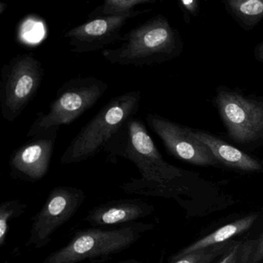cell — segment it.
I'll use <instances>...</instances> for the list:
<instances>
[{
	"mask_svg": "<svg viewBox=\"0 0 263 263\" xmlns=\"http://www.w3.org/2000/svg\"><path fill=\"white\" fill-rule=\"evenodd\" d=\"M182 50L178 30L158 14L123 35L119 47L105 49L101 54L112 64L141 67L167 62Z\"/></svg>",
	"mask_w": 263,
	"mask_h": 263,
	"instance_id": "6da1fadb",
	"label": "cell"
},
{
	"mask_svg": "<svg viewBox=\"0 0 263 263\" xmlns=\"http://www.w3.org/2000/svg\"><path fill=\"white\" fill-rule=\"evenodd\" d=\"M141 101L140 90L126 92L110 99L70 141L61 156V163L82 162L104 150L114 135L135 117Z\"/></svg>",
	"mask_w": 263,
	"mask_h": 263,
	"instance_id": "7a4b0ae2",
	"label": "cell"
},
{
	"mask_svg": "<svg viewBox=\"0 0 263 263\" xmlns=\"http://www.w3.org/2000/svg\"><path fill=\"white\" fill-rule=\"evenodd\" d=\"M111 157L133 162L142 175L137 183L165 187L181 176L180 169L164 161L142 121L135 117L127 121L104 147Z\"/></svg>",
	"mask_w": 263,
	"mask_h": 263,
	"instance_id": "3957f363",
	"label": "cell"
},
{
	"mask_svg": "<svg viewBox=\"0 0 263 263\" xmlns=\"http://www.w3.org/2000/svg\"><path fill=\"white\" fill-rule=\"evenodd\" d=\"M108 84L93 76L72 78L62 84L47 112H39L27 136L32 138L53 127L76 121L97 104L106 93Z\"/></svg>",
	"mask_w": 263,
	"mask_h": 263,
	"instance_id": "277c9868",
	"label": "cell"
},
{
	"mask_svg": "<svg viewBox=\"0 0 263 263\" xmlns=\"http://www.w3.org/2000/svg\"><path fill=\"white\" fill-rule=\"evenodd\" d=\"M44 67L33 53H20L0 70V108L3 118L13 122L35 98L43 81Z\"/></svg>",
	"mask_w": 263,
	"mask_h": 263,
	"instance_id": "5b68a950",
	"label": "cell"
},
{
	"mask_svg": "<svg viewBox=\"0 0 263 263\" xmlns=\"http://www.w3.org/2000/svg\"><path fill=\"white\" fill-rule=\"evenodd\" d=\"M145 227V224H139L115 230L83 231L67 246L50 254L42 263H78L117 253L136 241Z\"/></svg>",
	"mask_w": 263,
	"mask_h": 263,
	"instance_id": "8992f818",
	"label": "cell"
},
{
	"mask_svg": "<svg viewBox=\"0 0 263 263\" xmlns=\"http://www.w3.org/2000/svg\"><path fill=\"white\" fill-rule=\"evenodd\" d=\"M215 103L229 137L238 144H249L263 138V101L238 92L221 90Z\"/></svg>",
	"mask_w": 263,
	"mask_h": 263,
	"instance_id": "52a82bcc",
	"label": "cell"
},
{
	"mask_svg": "<svg viewBox=\"0 0 263 263\" xmlns=\"http://www.w3.org/2000/svg\"><path fill=\"white\" fill-rule=\"evenodd\" d=\"M84 198V192L76 187L53 189L33 220L29 244L36 249L47 246L52 235L74 215Z\"/></svg>",
	"mask_w": 263,
	"mask_h": 263,
	"instance_id": "ba28073f",
	"label": "cell"
},
{
	"mask_svg": "<svg viewBox=\"0 0 263 263\" xmlns=\"http://www.w3.org/2000/svg\"><path fill=\"white\" fill-rule=\"evenodd\" d=\"M146 122L155 132L169 154L175 158L200 166H214L218 160L209 147L194 135V130L156 114L146 116Z\"/></svg>",
	"mask_w": 263,
	"mask_h": 263,
	"instance_id": "9c48e42d",
	"label": "cell"
},
{
	"mask_svg": "<svg viewBox=\"0 0 263 263\" xmlns=\"http://www.w3.org/2000/svg\"><path fill=\"white\" fill-rule=\"evenodd\" d=\"M151 9L138 10L121 16L96 18L77 26L64 33V36L75 53H86L105 50L107 46L123 41L121 30L127 21L150 12Z\"/></svg>",
	"mask_w": 263,
	"mask_h": 263,
	"instance_id": "30bf717a",
	"label": "cell"
},
{
	"mask_svg": "<svg viewBox=\"0 0 263 263\" xmlns=\"http://www.w3.org/2000/svg\"><path fill=\"white\" fill-rule=\"evenodd\" d=\"M59 127L32 137L11 155L12 172L26 179L37 181L44 178L50 167Z\"/></svg>",
	"mask_w": 263,
	"mask_h": 263,
	"instance_id": "8fae6325",
	"label": "cell"
},
{
	"mask_svg": "<svg viewBox=\"0 0 263 263\" xmlns=\"http://www.w3.org/2000/svg\"><path fill=\"white\" fill-rule=\"evenodd\" d=\"M194 135L209 147L218 162L243 172H256L263 170V166L257 160L215 135L198 130L194 132Z\"/></svg>",
	"mask_w": 263,
	"mask_h": 263,
	"instance_id": "7c38bea8",
	"label": "cell"
},
{
	"mask_svg": "<svg viewBox=\"0 0 263 263\" xmlns=\"http://www.w3.org/2000/svg\"><path fill=\"white\" fill-rule=\"evenodd\" d=\"M147 204L140 202H119L98 208L87 216L93 226H114L134 221L149 214Z\"/></svg>",
	"mask_w": 263,
	"mask_h": 263,
	"instance_id": "4fadbf2b",
	"label": "cell"
},
{
	"mask_svg": "<svg viewBox=\"0 0 263 263\" xmlns=\"http://www.w3.org/2000/svg\"><path fill=\"white\" fill-rule=\"evenodd\" d=\"M256 218L257 215L253 214V215H248L241 219L236 220L233 222L229 223V224L220 228L218 230L215 231L207 236L192 243L191 246L183 249L179 253L173 257L174 261L184 256V255L195 252V251L206 249V248L211 247L215 245L227 242L228 240L249 229L255 222Z\"/></svg>",
	"mask_w": 263,
	"mask_h": 263,
	"instance_id": "5bb4252c",
	"label": "cell"
},
{
	"mask_svg": "<svg viewBox=\"0 0 263 263\" xmlns=\"http://www.w3.org/2000/svg\"><path fill=\"white\" fill-rule=\"evenodd\" d=\"M224 4L244 30H252L263 20V0H228Z\"/></svg>",
	"mask_w": 263,
	"mask_h": 263,
	"instance_id": "9a60e30c",
	"label": "cell"
},
{
	"mask_svg": "<svg viewBox=\"0 0 263 263\" xmlns=\"http://www.w3.org/2000/svg\"><path fill=\"white\" fill-rule=\"evenodd\" d=\"M155 2L156 0H105L89 13L88 18L93 20L109 16H125L136 11L135 8L139 6Z\"/></svg>",
	"mask_w": 263,
	"mask_h": 263,
	"instance_id": "2e32d148",
	"label": "cell"
},
{
	"mask_svg": "<svg viewBox=\"0 0 263 263\" xmlns=\"http://www.w3.org/2000/svg\"><path fill=\"white\" fill-rule=\"evenodd\" d=\"M256 240L232 245L218 263H251Z\"/></svg>",
	"mask_w": 263,
	"mask_h": 263,
	"instance_id": "e0dca14e",
	"label": "cell"
},
{
	"mask_svg": "<svg viewBox=\"0 0 263 263\" xmlns=\"http://www.w3.org/2000/svg\"><path fill=\"white\" fill-rule=\"evenodd\" d=\"M229 244L230 243L224 242L195 251L175 260L173 263H211L217 256L226 252L232 246Z\"/></svg>",
	"mask_w": 263,
	"mask_h": 263,
	"instance_id": "ac0fdd59",
	"label": "cell"
},
{
	"mask_svg": "<svg viewBox=\"0 0 263 263\" xmlns=\"http://www.w3.org/2000/svg\"><path fill=\"white\" fill-rule=\"evenodd\" d=\"M25 205L18 201H8L0 206V246L5 243L8 232L9 221L24 212Z\"/></svg>",
	"mask_w": 263,
	"mask_h": 263,
	"instance_id": "d6986e66",
	"label": "cell"
},
{
	"mask_svg": "<svg viewBox=\"0 0 263 263\" xmlns=\"http://www.w3.org/2000/svg\"><path fill=\"white\" fill-rule=\"evenodd\" d=\"M179 7L183 12L193 16H197L200 8L199 2L197 0H181Z\"/></svg>",
	"mask_w": 263,
	"mask_h": 263,
	"instance_id": "ffe728a7",
	"label": "cell"
},
{
	"mask_svg": "<svg viewBox=\"0 0 263 263\" xmlns=\"http://www.w3.org/2000/svg\"><path fill=\"white\" fill-rule=\"evenodd\" d=\"M263 261V232L255 242V251L251 263H260Z\"/></svg>",
	"mask_w": 263,
	"mask_h": 263,
	"instance_id": "44dd1931",
	"label": "cell"
},
{
	"mask_svg": "<svg viewBox=\"0 0 263 263\" xmlns=\"http://www.w3.org/2000/svg\"><path fill=\"white\" fill-rule=\"evenodd\" d=\"M255 57L260 62L263 63V42H261L255 50Z\"/></svg>",
	"mask_w": 263,
	"mask_h": 263,
	"instance_id": "7402d4cb",
	"label": "cell"
},
{
	"mask_svg": "<svg viewBox=\"0 0 263 263\" xmlns=\"http://www.w3.org/2000/svg\"><path fill=\"white\" fill-rule=\"evenodd\" d=\"M7 7H8V6H7V4H5V3H0V15L4 14V12L7 10Z\"/></svg>",
	"mask_w": 263,
	"mask_h": 263,
	"instance_id": "603a6c76",
	"label": "cell"
},
{
	"mask_svg": "<svg viewBox=\"0 0 263 263\" xmlns=\"http://www.w3.org/2000/svg\"><path fill=\"white\" fill-rule=\"evenodd\" d=\"M124 263H136V262H132V261H127V262H124Z\"/></svg>",
	"mask_w": 263,
	"mask_h": 263,
	"instance_id": "cb8c5ba5",
	"label": "cell"
}]
</instances>
